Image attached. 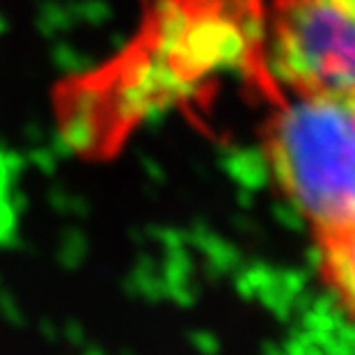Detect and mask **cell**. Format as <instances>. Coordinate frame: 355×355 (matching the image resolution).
I'll return each mask as SVG.
<instances>
[{
    "instance_id": "obj_1",
    "label": "cell",
    "mask_w": 355,
    "mask_h": 355,
    "mask_svg": "<svg viewBox=\"0 0 355 355\" xmlns=\"http://www.w3.org/2000/svg\"><path fill=\"white\" fill-rule=\"evenodd\" d=\"M279 193L312 236L355 218V92L286 89L263 133Z\"/></svg>"
},
{
    "instance_id": "obj_2",
    "label": "cell",
    "mask_w": 355,
    "mask_h": 355,
    "mask_svg": "<svg viewBox=\"0 0 355 355\" xmlns=\"http://www.w3.org/2000/svg\"><path fill=\"white\" fill-rule=\"evenodd\" d=\"M268 46L277 85L355 92V0H275Z\"/></svg>"
},
{
    "instance_id": "obj_3",
    "label": "cell",
    "mask_w": 355,
    "mask_h": 355,
    "mask_svg": "<svg viewBox=\"0 0 355 355\" xmlns=\"http://www.w3.org/2000/svg\"><path fill=\"white\" fill-rule=\"evenodd\" d=\"M323 284L339 307L355 321V218L342 227L316 236Z\"/></svg>"
}]
</instances>
